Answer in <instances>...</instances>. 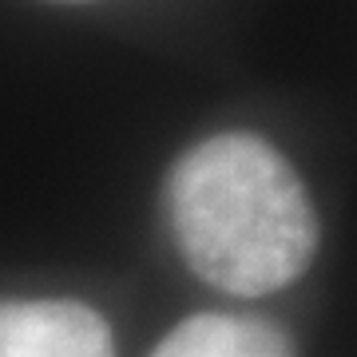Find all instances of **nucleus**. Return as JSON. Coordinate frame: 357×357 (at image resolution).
Instances as JSON below:
<instances>
[{
    "mask_svg": "<svg viewBox=\"0 0 357 357\" xmlns=\"http://www.w3.org/2000/svg\"><path fill=\"white\" fill-rule=\"evenodd\" d=\"M183 262L238 298L286 290L318 255V211L290 159L250 131H218L167 175Z\"/></svg>",
    "mask_w": 357,
    "mask_h": 357,
    "instance_id": "obj_1",
    "label": "nucleus"
},
{
    "mask_svg": "<svg viewBox=\"0 0 357 357\" xmlns=\"http://www.w3.org/2000/svg\"><path fill=\"white\" fill-rule=\"evenodd\" d=\"M52 4H96V0H52Z\"/></svg>",
    "mask_w": 357,
    "mask_h": 357,
    "instance_id": "obj_4",
    "label": "nucleus"
},
{
    "mask_svg": "<svg viewBox=\"0 0 357 357\" xmlns=\"http://www.w3.org/2000/svg\"><path fill=\"white\" fill-rule=\"evenodd\" d=\"M0 357H115V337L76 298H0Z\"/></svg>",
    "mask_w": 357,
    "mask_h": 357,
    "instance_id": "obj_2",
    "label": "nucleus"
},
{
    "mask_svg": "<svg viewBox=\"0 0 357 357\" xmlns=\"http://www.w3.org/2000/svg\"><path fill=\"white\" fill-rule=\"evenodd\" d=\"M151 357H298L290 333L266 318L195 314L178 321Z\"/></svg>",
    "mask_w": 357,
    "mask_h": 357,
    "instance_id": "obj_3",
    "label": "nucleus"
}]
</instances>
